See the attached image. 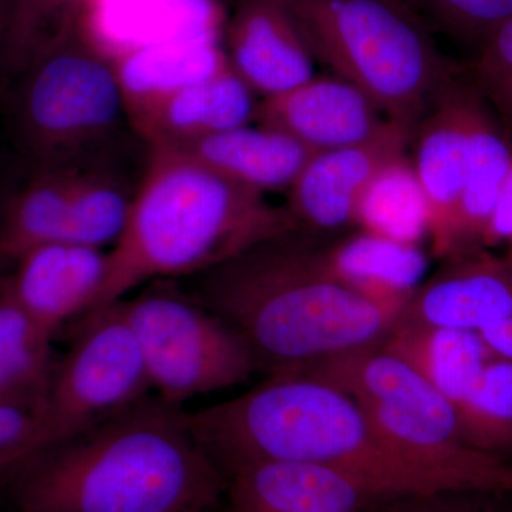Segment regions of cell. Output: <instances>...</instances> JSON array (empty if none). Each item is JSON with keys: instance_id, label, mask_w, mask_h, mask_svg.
Returning <instances> with one entry per match:
<instances>
[{"instance_id": "20", "label": "cell", "mask_w": 512, "mask_h": 512, "mask_svg": "<svg viewBox=\"0 0 512 512\" xmlns=\"http://www.w3.org/2000/svg\"><path fill=\"white\" fill-rule=\"evenodd\" d=\"M458 407L491 355L477 332L399 320L382 343Z\"/></svg>"}, {"instance_id": "9", "label": "cell", "mask_w": 512, "mask_h": 512, "mask_svg": "<svg viewBox=\"0 0 512 512\" xmlns=\"http://www.w3.org/2000/svg\"><path fill=\"white\" fill-rule=\"evenodd\" d=\"M150 393L143 356L120 303L87 313L47 386L42 407L47 448L80 436Z\"/></svg>"}, {"instance_id": "28", "label": "cell", "mask_w": 512, "mask_h": 512, "mask_svg": "<svg viewBox=\"0 0 512 512\" xmlns=\"http://www.w3.org/2000/svg\"><path fill=\"white\" fill-rule=\"evenodd\" d=\"M473 83L512 140V18L480 46Z\"/></svg>"}, {"instance_id": "1", "label": "cell", "mask_w": 512, "mask_h": 512, "mask_svg": "<svg viewBox=\"0 0 512 512\" xmlns=\"http://www.w3.org/2000/svg\"><path fill=\"white\" fill-rule=\"evenodd\" d=\"M194 278L195 298L241 336L269 375L382 345L406 308L350 288L299 229Z\"/></svg>"}, {"instance_id": "26", "label": "cell", "mask_w": 512, "mask_h": 512, "mask_svg": "<svg viewBox=\"0 0 512 512\" xmlns=\"http://www.w3.org/2000/svg\"><path fill=\"white\" fill-rule=\"evenodd\" d=\"M457 412L471 447L512 463V362L491 357Z\"/></svg>"}, {"instance_id": "34", "label": "cell", "mask_w": 512, "mask_h": 512, "mask_svg": "<svg viewBox=\"0 0 512 512\" xmlns=\"http://www.w3.org/2000/svg\"><path fill=\"white\" fill-rule=\"evenodd\" d=\"M494 359L512 362V316L478 333Z\"/></svg>"}, {"instance_id": "25", "label": "cell", "mask_w": 512, "mask_h": 512, "mask_svg": "<svg viewBox=\"0 0 512 512\" xmlns=\"http://www.w3.org/2000/svg\"><path fill=\"white\" fill-rule=\"evenodd\" d=\"M136 190L111 170L80 167L70 202L63 242L104 249L113 247L126 227Z\"/></svg>"}, {"instance_id": "22", "label": "cell", "mask_w": 512, "mask_h": 512, "mask_svg": "<svg viewBox=\"0 0 512 512\" xmlns=\"http://www.w3.org/2000/svg\"><path fill=\"white\" fill-rule=\"evenodd\" d=\"M80 167L33 171L28 183L6 197L0 214V256L10 265L30 249L64 241Z\"/></svg>"}, {"instance_id": "18", "label": "cell", "mask_w": 512, "mask_h": 512, "mask_svg": "<svg viewBox=\"0 0 512 512\" xmlns=\"http://www.w3.org/2000/svg\"><path fill=\"white\" fill-rule=\"evenodd\" d=\"M174 148L262 194L288 191L316 153L284 131L264 124H245Z\"/></svg>"}, {"instance_id": "30", "label": "cell", "mask_w": 512, "mask_h": 512, "mask_svg": "<svg viewBox=\"0 0 512 512\" xmlns=\"http://www.w3.org/2000/svg\"><path fill=\"white\" fill-rule=\"evenodd\" d=\"M451 35L483 45L512 18V0H414Z\"/></svg>"}, {"instance_id": "13", "label": "cell", "mask_w": 512, "mask_h": 512, "mask_svg": "<svg viewBox=\"0 0 512 512\" xmlns=\"http://www.w3.org/2000/svg\"><path fill=\"white\" fill-rule=\"evenodd\" d=\"M104 249L52 242L30 249L13 262L3 285L33 322L53 338L70 319L96 305L107 272Z\"/></svg>"}, {"instance_id": "37", "label": "cell", "mask_w": 512, "mask_h": 512, "mask_svg": "<svg viewBox=\"0 0 512 512\" xmlns=\"http://www.w3.org/2000/svg\"><path fill=\"white\" fill-rule=\"evenodd\" d=\"M3 69H2V62H0V90H2V83H3Z\"/></svg>"}, {"instance_id": "12", "label": "cell", "mask_w": 512, "mask_h": 512, "mask_svg": "<svg viewBox=\"0 0 512 512\" xmlns=\"http://www.w3.org/2000/svg\"><path fill=\"white\" fill-rule=\"evenodd\" d=\"M225 55L229 67L262 99L315 77L316 59L291 0H238Z\"/></svg>"}, {"instance_id": "10", "label": "cell", "mask_w": 512, "mask_h": 512, "mask_svg": "<svg viewBox=\"0 0 512 512\" xmlns=\"http://www.w3.org/2000/svg\"><path fill=\"white\" fill-rule=\"evenodd\" d=\"M473 82L454 76L413 131L412 163L429 207V238L434 254L456 252L458 210L466 184Z\"/></svg>"}, {"instance_id": "6", "label": "cell", "mask_w": 512, "mask_h": 512, "mask_svg": "<svg viewBox=\"0 0 512 512\" xmlns=\"http://www.w3.org/2000/svg\"><path fill=\"white\" fill-rule=\"evenodd\" d=\"M9 97L13 137L33 171L94 164L127 119L116 64L82 25L37 53Z\"/></svg>"}, {"instance_id": "29", "label": "cell", "mask_w": 512, "mask_h": 512, "mask_svg": "<svg viewBox=\"0 0 512 512\" xmlns=\"http://www.w3.org/2000/svg\"><path fill=\"white\" fill-rule=\"evenodd\" d=\"M43 404L0 402V478H12L47 448Z\"/></svg>"}, {"instance_id": "40", "label": "cell", "mask_w": 512, "mask_h": 512, "mask_svg": "<svg viewBox=\"0 0 512 512\" xmlns=\"http://www.w3.org/2000/svg\"><path fill=\"white\" fill-rule=\"evenodd\" d=\"M211 512H214V511H211Z\"/></svg>"}, {"instance_id": "4", "label": "cell", "mask_w": 512, "mask_h": 512, "mask_svg": "<svg viewBox=\"0 0 512 512\" xmlns=\"http://www.w3.org/2000/svg\"><path fill=\"white\" fill-rule=\"evenodd\" d=\"M286 208L174 147H150L126 227L107 256L92 311L136 289L194 278L266 239L296 231ZM87 315V313H86Z\"/></svg>"}, {"instance_id": "38", "label": "cell", "mask_w": 512, "mask_h": 512, "mask_svg": "<svg viewBox=\"0 0 512 512\" xmlns=\"http://www.w3.org/2000/svg\"><path fill=\"white\" fill-rule=\"evenodd\" d=\"M508 261L512 262V244H511V254H510V259H508Z\"/></svg>"}, {"instance_id": "3", "label": "cell", "mask_w": 512, "mask_h": 512, "mask_svg": "<svg viewBox=\"0 0 512 512\" xmlns=\"http://www.w3.org/2000/svg\"><path fill=\"white\" fill-rule=\"evenodd\" d=\"M188 417L225 478L248 464L302 463L339 471L377 500L461 490L387 440L348 393L302 370Z\"/></svg>"}, {"instance_id": "15", "label": "cell", "mask_w": 512, "mask_h": 512, "mask_svg": "<svg viewBox=\"0 0 512 512\" xmlns=\"http://www.w3.org/2000/svg\"><path fill=\"white\" fill-rule=\"evenodd\" d=\"M446 259L414 292L402 322L480 333L512 316V262L481 248Z\"/></svg>"}, {"instance_id": "2", "label": "cell", "mask_w": 512, "mask_h": 512, "mask_svg": "<svg viewBox=\"0 0 512 512\" xmlns=\"http://www.w3.org/2000/svg\"><path fill=\"white\" fill-rule=\"evenodd\" d=\"M10 481L19 512H211L227 488L188 413L150 396L37 454Z\"/></svg>"}, {"instance_id": "24", "label": "cell", "mask_w": 512, "mask_h": 512, "mask_svg": "<svg viewBox=\"0 0 512 512\" xmlns=\"http://www.w3.org/2000/svg\"><path fill=\"white\" fill-rule=\"evenodd\" d=\"M356 227L403 244L420 245L429 238V207L407 154L383 165L367 184L357 204Z\"/></svg>"}, {"instance_id": "27", "label": "cell", "mask_w": 512, "mask_h": 512, "mask_svg": "<svg viewBox=\"0 0 512 512\" xmlns=\"http://www.w3.org/2000/svg\"><path fill=\"white\" fill-rule=\"evenodd\" d=\"M84 0H10L0 37L3 73L19 74L57 39L82 25Z\"/></svg>"}, {"instance_id": "8", "label": "cell", "mask_w": 512, "mask_h": 512, "mask_svg": "<svg viewBox=\"0 0 512 512\" xmlns=\"http://www.w3.org/2000/svg\"><path fill=\"white\" fill-rule=\"evenodd\" d=\"M136 336L151 392L173 406L247 382L251 350L200 299L168 285L117 301Z\"/></svg>"}, {"instance_id": "16", "label": "cell", "mask_w": 512, "mask_h": 512, "mask_svg": "<svg viewBox=\"0 0 512 512\" xmlns=\"http://www.w3.org/2000/svg\"><path fill=\"white\" fill-rule=\"evenodd\" d=\"M227 512H367L377 498L353 478L302 463H255L227 477Z\"/></svg>"}, {"instance_id": "39", "label": "cell", "mask_w": 512, "mask_h": 512, "mask_svg": "<svg viewBox=\"0 0 512 512\" xmlns=\"http://www.w3.org/2000/svg\"><path fill=\"white\" fill-rule=\"evenodd\" d=\"M407 2H409V0H407Z\"/></svg>"}, {"instance_id": "14", "label": "cell", "mask_w": 512, "mask_h": 512, "mask_svg": "<svg viewBox=\"0 0 512 512\" xmlns=\"http://www.w3.org/2000/svg\"><path fill=\"white\" fill-rule=\"evenodd\" d=\"M389 121L362 90L338 76H315L262 99L255 113V123L284 131L316 153L365 143Z\"/></svg>"}, {"instance_id": "35", "label": "cell", "mask_w": 512, "mask_h": 512, "mask_svg": "<svg viewBox=\"0 0 512 512\" xmlns=\"http://www.w3.org/2000/svg\"><path fill=\"white\" fill-rule=\"evenodd\" d=\"M10 0H0V37L5 29L6 19H8Z\"/></svg>"}, {"instance_id": "21", "label": "cell", "mask_w": 512, "mask_h": 512, "mask_svg": "<svg viewBox=\"0 0 512 512\" xmlns=\"http://www.w3.org/2000/svg\"><path fill=\"white\" fill-rule=\"evenodd\" d=\"M511 167L512 140L503 126H498L477 90L471 107L466 184L458 210L454 255L483 247L485 231Z\"/></svg>"}, {"instance_id": "31", "label": "cell", "mask_w": 512, "mask_h": 512, "mask_svg": "<svg viewBox=\"0 0 512 512\" xmlns=\"http://www.w3.org/2000/svg\"><path fill=\"white\" fill-rule=\"evenodd\" d=\"M53 366L50 346L0 350V402L43 404Z\"/></svg>"}, {"instance_id": "23", "label": "cell", "mask_w": 512, "mask_h": 512, "mask_svg": "<svg viewBox=\"0 0 512 512\" xmlns=\"http://www.w3.org/2000/svg\"><path fill=\"white\" fill-rule=\"evenodd\" d=\"M114 64L127 116L229 66L225 52L205 39L146 46L114 60Z\"/></svg>"}, {"instance_id": "36", "label": "cell", "mask_w": 512, "mask_h": 512, "mask_svg": "<svg viewBox=\"0 0 512 512\" xmlns=\"http://www.w3.org/2000/svg\"><path fill=\"white\" fill-rule=\"evenodd\" d=\"M9 265V262L5 261V259L0 256V282H2V279L5 278L6 268H8Z\"/></svg>"}, {"instance_id": "33", "label": "cell", "mask_w": 512, "mask_h": 512, "mask_svg": "<svg viewBox=\"0 0 512 512\" xmlns=\"http://www.w3.org/2000/svg\"><path fill=\"white\" fill-rule=\"evenodd\" d=\"M501 242L512 244V167L483 238L485 247Z\"/></svg>"}, {"instance_id": "7", "label": "cell", "mask_w": 512, "mask_h": 512, "mask_svg": "<svg viewBox=\"0 0 512 512\" xmlns=\"http://www.w3.org/2000/svg\"><path fill=\"white\" fill-rule=\"evenodd\" d=\"M359 403L387 440L461 490L512 495V463L471 447L457 407L382 345L301 369Z\"/></svg>"}, {"instance_id": "19", "label": "cell", "mask_w": 512, "mask_h": 512, "mask_svg": "<svg viewBox=\"0 0 512 512\" xmlns=\"http://www.w3.org/2000/svg\"><path fill=\"white\" fill-rule=\"evenodd\" d=\"M326 261L350 288L376 301L406 306L423 284L429 258L420 245L359 231L325 249Z\"/></svg>"}, {"instance_id": "11", "label": "cell", "mask_w": 512, "mask_h": 512, "mask_svg": "<svg viewBox=\"0 0 512 512\" xmlns=\"http://www.w3.org/2000/svg\"><path fill=\"white\" fill-rule=\"evenodd\" d=\"M413 130L389 121L365 143L318 151L289 188L288 208L299 231L330 234L356 227L360 197L377 171L406 154Z\"/></svg>"}, {"instance_id": "32", "label": "cell", "mask_w": 512, "mask_h": 512, "mask_svg": "<svg viewBox=\"0 0 512 512\" xmlns=\"http://www.w3.org/2000/svg\"><path fill=\"white\" fill-rule=\"evenodd\" d=\"M505 495L477 490L400 495L376 500L367 512H512L501 503Z\"/></svg>"}, {"instance_id": "17", "label": "cell", "mask_w": 512, "mask_h": 512, "mask_svg": "<svg viewBox=\"0 0 512 512\" xmlns=\"http://www.w3.org/2000/svg\"><path fill=\"white\" fill-rule=\"evenodd\" d=\"M256 94L231 67L128 114L148 147H180L255 121Z\"/></svg>"}, {"instance_id": "5", "label": "cell", "mask_w": 512, "mask_h": 512, "mask_svg": "<svg viewBox=\"0 0 512 512\" xmlns=\"http://www.w3.org/2000/svg\"><path fill=\"white\" fill-rule=\"evenodd\" d=\"M316 62L414 131L456 69L407 0H291Z\"/></svg>"}]
</instances>
